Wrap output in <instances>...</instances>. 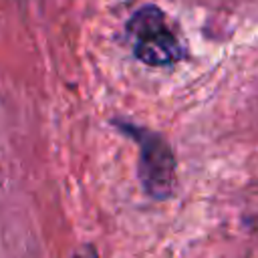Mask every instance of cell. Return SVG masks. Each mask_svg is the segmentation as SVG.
<instances>
[{
	"label": "cell",
	"instance_id": "cell-1",
	"mask_svg": "<svg viewBox=\"0 0 258 258\" xmlns=\"http://www.w3.org/2000/svg\"><path fill=\"white\" fill-rule=\"evenodd\" d=\"M127 34L133 40V54L149 67H165L183 58V46L157 6L139 8L127 22Z\"/></svg>",
	"mask_w": 258,
	"mask_h": 258
},
{
	"label": "cell",
	"instance_id": "cell-2",
	"mask_svg": "<svg viewBox=\"0 0 258 258\" xmlns=\"http://www.w3.org/2000/svg\"><path fill=\"white\" fill-rule=\"evenodd\" d=\"M115 123L123 133L131 135L139 143V177L143 189L155 200L169 198L175 185V159L167 141L149 129L121 121Z\"/></svg>",
	"mask_w": 258,
	"mask_h": 258
},
{
	"label": "cell",
	"instance_id": "cell-3",
	"mask_svg": "<svg viewBox=\"0 0 258 258\" xmlns=\"http://www.w3.org/2000/svg\"><path fill=\"white\" fill-rule=\"evenodd\" d=\"M73 258H99V252L95 250L93 244H83V246L73 254Z\"/></svg>",
	"mask_w": 258,
	"mask_h": 258
}]
</instances>
